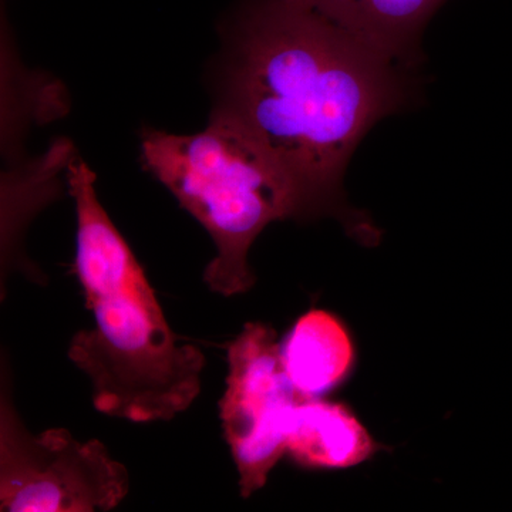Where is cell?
Here are the masks:
<instances>
[{
    "label": "cell",
    "mask_w": 512,
    "mask_h": 512,
    "mask_svg": "<svg viewBox=\"0 0 512 512\" xmlns=\"http://www.w3.org/2000/svg\"><path fill=\"white\" fill-rule=\"evenodd\" d=\"M141 161L207 229L217 255L202 279L210 291L225 298L255 285L249 249L269 224L313 218L284 165L222 111L214 110L210 124L197 134L144 131Z\"/></svg>",
    "instance_id": "3957f363"
},
{
    "label": "cell",
    "mask_w": 512,
    "mask_h": 512,
    "mask_svg": "<svg viewBox=\"0 0 512 512\" xmlns=\"http://www.w3.org/2000/svg\"><path fill=\"white\" fill-rule=\"evenodd\" d=\"M382 447L345 403L303 399L293 410L286 453L298 466L345 470L370 460Z\"/></svg>",
    "instance_id": "8992f818"
},
{
    "label": "cell",
    "mask_w": 512,
    "mask_h": 512,
    "mask_svg": "<svg viewBox=\"0 0 512 512\" xmlns=\"http://www.w3.org/2000/svg\"><path fill=\"white\" fill-rule=\"evenodd\" d=\"M227 387L220 402L222 431L244 498L265 487L286 454L293 410L305 397L286 375L272 326L249 322L228 346Z\"/></svg>",
    "instance_id": "5b68a950"
},
{
    "label": "cell",
    "mask_w": 512,
    "mask_h": 512,
    "mask_svg": "<svg viewBox=\"0 0 512 512\" xmlns=\"http://www.w3.org/2000/svg\"><path fill=\"white\" fill-rule=\"evenodd\" d=\"M66 180L76 207L74 269L94 318L67 355L89 376L97 412L133 423L174 419L200 396L204 353L171 330L143 266L101 205L92 168L73 158Z\"/></svg>",
    "instance_id": "7a4b0ae2"
},
{
    "label": "cell",
    "mask_w": 512,
    "mask_h": 512,
    "mask_svg": "<svg viewBox=\"0 0 512 512\" xmlns=\"http://www.w3.org/2000/svg\"><path fill=\"white\" fill-rule=\"evenodd\" d=\"M130 491L126 466L100 440L79 441L69 430L30 433L2 372L0 394V511H110Z\"/></svg>",
    "instance_id": "277c9868"
},
{
    "label": "cell",
    "mask_w": 512,
    "mask_h": 512,
    "mask_svg": "<svg viewBox=\"0 0 512 512\" xmlns=\"http://www.w3.org/2000/svg\"><path fill=\"white\" fill-rule=\"evenodd\" d=\"M394 62L301 0H266L242 26L215 110L284 165L313 217L339 214L353 151L402 97Z\"/></svg>",
    "instance_id": "6da1fadb"
},
{
    "label": "cell",
    "mask_w": 512,
    "mask_h": 512,
    "mask_svg": "<svg viewBox=\"0 0 512 512\" xmlns=\"http://www.w3.org/2000/svg\"><path fill=\"white\" fill-rule=\"evenodd\" d=\"M384 55L399 59L446 0H301Z\"/></svg>",
    "instance_id": "ba28073f"
},
{
    "label": "cell",
    "mask_w": 512,
    "mask_h": 512,
    "mask_svg": "<svg viewBox=\"0 0 512 512\" xmlns=\"http://www.w3.org/2000/svg\"><path fill=\"white\" fill-rule=\"evenodd\" d=\"M281 357L296 392L305 399H322L352 375L356 350L338 316L312 309L286 335Z\"/></svg>",
    "instance_id": "52a82bcc"
}]
</instances>
